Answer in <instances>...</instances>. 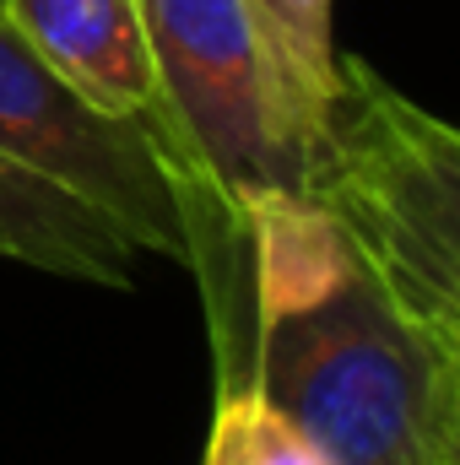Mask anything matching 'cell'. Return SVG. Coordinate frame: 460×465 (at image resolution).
I'll return each mask as SVG.
<instances>
[{
  "mask_svg": "<svg viewBox=\"0 0 460 465\" xmlns=\"http://www.w3.org/2000/svg\"><path fill=\"white\" fill-rule=\"evenodd\" d=\"M238 232L255 254L249 390L331 465L460 460L445 347L342 212L325 195H271Z\"/></svg>",
  "mask_w": 460,
  "mask_h": 465,
  "instance_id": "1",
  "label": "cell"
},
{
  "mask_svg": "<svg viewBox=\"0 0 460 465\" xmlns=\"http://www.w3.org/2000/svg\"><path fill=\"white\" fill-rule=\"evenodd\" d=\"M141 22L163 135L233 238L271 195H320L331 141L298 109L255 0H141Z\"/></svg>",
  "mask_w": 460,
  "mask_h": 465,
  "instance_id": "2",
  "label": "cell"
},
{
  "mask_svg": "<svg viewBox=\"0 0 460 465\" xmlns=\"http://www.w3.org/2000/svg\"><path fill=\"white\" fill-rule=\"evenodd\" d=\"M320 195L379 260L401 303L460 325V124L342 54Z\"/></svg>",
  "mask_w": 460,
  "mask_h": 465,
  "instance_id": "3",
  "label": "cell"
},
{
  "mask_svg": "<svg viewBox=\"0 0 460 465\" xmlns=\"http://www.w3.org/2000/svg\"><path fill=\"white\" fill-rule=\"evenodd\" d=\"M0 152L76 190L135 249L206 271V249L228 223L168 152L152 119L104 114L87 104L0 11Z\"/></svg>",
  "mask_w": 460,
  "mask_h": 465,
  "instance_id": "4",
  "label": "cell"
},
{
  "mask_svg": "<svg viewBox=\"0 0 460 465\" xmlns=\"http://www.w3.org/2000/svg\"><path fill=\"white\" fill-rule=\"evenodd\" d=\"M5 16L87 104L163 130V87L141 0H5Z\"/></svg>",
  "mask_w": 460,
  "mask_h": 465,
  "instance_id": "5",
  "label": "cell"
},
{
  "mask_svg": "<svg viewBox=\"0 0 460 465\" xmlns=\"http://www.w3.org/2000/svg\"><path fill=\"white\" fill-rule=\"evenodd\" d=\"M0 260H22L44 276L130 287L135 243L76 190L0 152Z\"/></svg>",
  "mask_w": 460,
  "mask_h": 465,
  "instance_id": "6",
  "label": "cell"
},
{
  "mask_svg": "<svg viewBox=\"0 0 460 465\" xmlns=\"http://www.w3.org/2000/svg\"><path fill=\"white\" fill-rule=\"evenodd\" d=\"M276 60L287 71V87L298 98V109L309 124L331 141V109H336V76H342V54L331 38V0H255Z\"/></svg>",
  "mask_w": 460,
  "mask_h": 465,
  "instance_id": "7",
  "label": "cell"
},
{
  "mask_svg": "<svg viewBox=\"0 0 460 465\" xmlns=\"http://www.w3.org/2000/svg\"><path fill=\"white\" fill-rule=\"evenodd\" d=\"M201 465H331L293 422H282L249 384H223Z\"/></svg>",
  "mask_w": 460,
  "mask_h": 465,
  "instance_id": "8",
  "label": "cell"
},
{
  "mask_svg": "<svg viewBox=\"0 0 460 465\" xmlns=\"http://www.w3.org/2000/svg\"><path fill=\"white\" fill-rule=\"evenodd\" d=\"M423 320V314H417ZM434 325V320H428ZM439 347H445V362H450V395H455V422H460V325H434Z\"/></svg>",
  "mask_w": 460,
  "mask_h": 465,
  "instance_id": "9",
  "label": "cell"
},
{
  "mask_svg": "<svg viewBox=\"0 0 460 465\" xmlns=\"http://www.w3.org/2000/svg\"><path fill=\"white\" fill-rule=\"evenodd\" d=\"M0 11H5V0H0Z\"/></svg>",
  "mask_w": 460,
  "mask_h": 465,
  "instance_id": "10",
  "label": "cell"
},
{
  "mask_svg": "<svg viewBox=\"0 0 460 465\" xmlns=\"http://www.w3.org/2000/svg\"><path fill=\"white\" fill-rule=\"evenodd\" d=\"M450 465H460V460H450Z\"/></svg>",
  "mask_w": 460,
  "mask_h": 465,
  "instance_id": "11",
  "label": "cell"
}]
</instances>
